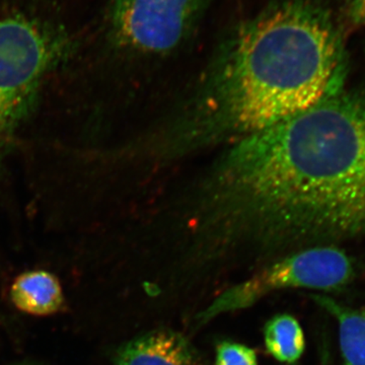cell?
Here are the masks:
<instances>
[{
  "mask_svg": "<svg viewBox=\"0 0 365 365\" xmlns=\"http://www.w3.org/2000/svg\"><path fill=\"white\" fill-rule=\"evenodd\" d=\"M230 220L280 254L365 235V90L331 91L311 109L237 139L222 158Z\"/></svg>",
  "mask_w": 365,
  "mask_h": 365,
  "instance_id": "obj_1",
  "label": "cell"
},
{
  "mask_svg": "<svg viewBox=\"0 0 365 365\" xmlns=\"http://www.w3.org/2000/svg\"><path fill=\"white\" fill-rule=\"evenodd\" d=\"M346 56L314 0H281L239 26L223 49L202 123L242 137L311 109L341 86Z\"/></svg>",
  "mask_w": 365,
  "mask_h": 365,
  "instance_id": "obj_2",
  "label": "cell"
},
{
  "mask_svg": "<svg viewBox=\"0 0 365 365\" xmlns=\"http://www.w3.org/2000/svg\"><path fill=\"white\" fill-rule=\"evenodd\" d=\"M355 266L342 249L323 245L299 250L259 269L223 289L194 314L192 328H202L222 314L241 311L272 292L292 288L340 292L354 280Z\"/></svg>",
  "mask_w": 365,
  "mask_h": 365,
  "instance_id": "obj_3",
  "label": "cell"
},
{
  "mask_svg": "<svg viewBox=\"0 0 365 365\" xmlns=\"http://www.w3.org/2000/svg\"><path fill=\"white\" fill-rule=\"evenodd\" d=\"M54 56L40 26L21 16L0 18V126L21 111Z\"/></svg>",
  "mask_w": 365,
  "mask_h": 365,
  "instance_id": "obj_4",
  "label": "cell"
},
{
  "mask_svg": "<svg viewBox=\"0 0 365 365\" xmlns=\"http://www.w3.org/2000/svg\"><path fill=\"white\" fill-rule=\"evenodd\" d=\"M209 0H116L112 24L118 40L136 51L176 49L194 30Z\"/></svg>",
  "mask_w": 365,
  "mask_h": 365,
  "instance_id": "obj_5",
  "label": "cell"
},
{
  "mask_svg": "<svg viewBox=\"0 0 365 365\" xmlns=\"http://www.w3.org/2000/svg\"><path fill=\"white\" fill-rule=\"evenodd\" d=\"M115 365H206L205 359L184 334L155 329L118 346Z\"/></svg>",
  "mask_w": 365,
  "mask_h": 365,
  "instance_id": "obj_6",
  "label": "cell"
},
{
  "mask_svg": "<svg viewBox=\"0 0 365 365\" xmlns=\"http://www.w3.org/2000/svg\"><path fill=\"white\" fill-rule=\"evenodd\" d=\"M9 299L21 313L49 317L66 309V297L58 278L44 270L26 271L9 288Z\"/></svg>",
  "mask_w": 365,
  "mask_h": 365,
  "instance_id": "obj_7",
  "label": "cell"
},
{
  "mask_svg": "<svg viewBox=\"0 0 365 365\" xmlns=\"http://www.w3.org/2000/svg\"><path fill=\"white\" fill-rule=\"evenodd\" d=\"M311 299L336 319L340 351L345 365H365V304L351 307L326 294Z\"/></svg>",
  "mask_w": 365,
  "mask_h": 365,
  "instance_id": "obj_8",
  "label": "cell"
},
{
  "mask_svg": "<svg viewBox=\"0 0 365 365\" xmlns=\"http://www.w3.org/2000/svg\"><path fill=\"white\" fill-rule=\"evenodd\" d=\"M264 343L273 359L294 364L306 350V338L299 322L292 314H276L264 327Z\"/></svg>",
  "mask_w": 365,
  "mask_h": 365,
  "instance_id": "obj_9",
  "label": "cell"
},
{
  "mask_svg": "<svg viewBox=\"0 0 365 365\" xmlns=\"http://www.w3.org/2000/svg\"><path fill=\"white\" fill-rule=\"evenodd\" d=\"M215 365H258V356L253 348L225 340L216 346Z\"/></svg>",
  "mask_w": 365,
  "mask_h": 365,
  "instance_id": "obj_10",
  "label": "cell"
},
{
  "mask_svg": "<svg viewBox=\"0 0 365 365\" xmlns=\"http://www.w3.org/2000/svg\"><path fill=\"white\" fill-rule=\"evenodd\" d=\"M345 11L350 25L365 26V0H345Z\"/></svg>",
  "mask_w": 365,
  "mask_h": 365,
  "instance_id": "obj_11",
  "label": "cell"
},
{
  "mask_svg": "<svg viewBox=\"0 0 365 365\" xmlns=\"http://www.w3.org/2000/svg\"><path fill=\"white\" fill-rule=\"evenodd\" d=\"M321 357V365H332V359H331V353L330 351H329V348L327 347L325 342H324L323 348H322Z\"/></svg>",
  "mask_w": 365,
  "mask_h": 365,
  "instance_id": "obj_12",
  "label": "cell"
},
{
  "mask_svg": "<svg viewBox=\"0 0 365 365\" xmlns=\"http://www.w3.org/2000/svg\"><path fill=\"white\" fill-rule=\"evenodd\" d=\"M14 365H41V364H14Z\"/></svg>",
  "mask_w": 365,
  "mask_h": 365,
  "instance_id": "obj_13",
  "label": "cell"
}]
</instances>
